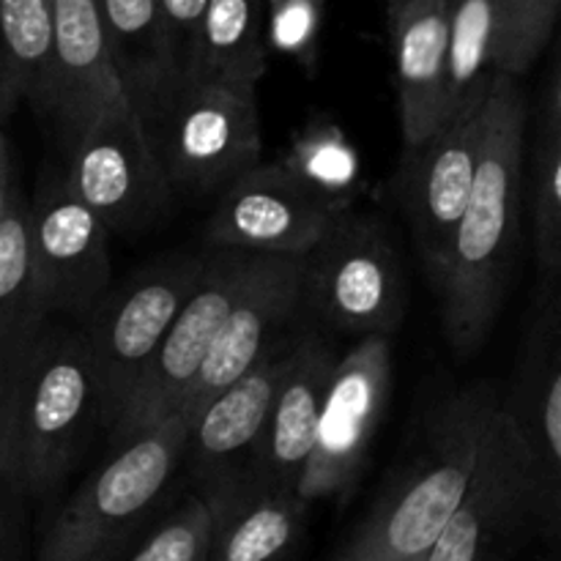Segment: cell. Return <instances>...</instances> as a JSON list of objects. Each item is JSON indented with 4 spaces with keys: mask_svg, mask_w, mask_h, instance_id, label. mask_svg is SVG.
I'll return each mask as SVG.
<instances>
[{
    "mask_svg": "<svg viewBox=\"0 0 561 561\" xmlns=\"http://www.w3.org/2000/svg\"><path fill=\"white\" fill-rule=\"evenodd\" d=\"M499 409L524 447L540 493V524L557 529L561 499V285L540 288L515 376Z\"/></svg>",
    "mask_w": 561,
    "mask_h": 561,
    "instance_id": "obj_15",
    "label": "cell"
},
{
    "mask_svg": "<svg viewBox=\"0 0 561 561\" xmlns=\"http://www.w3.org/2000/svg\"><path fill=\"white\" fill-rule=\"evenodd\" d=\"M22 354H25V351H22ZM22 354L11 351V345L5 343L3 334H0V383H3L5 378H9V373L14 370V365H16V362H20Z\"/></svg>",
    "mask_w": 561,
    "mask_h": 561,
    "instance_id": "obj_35",
    "label": "cell"
},
{
    "mask_svg": "<svg viewBox=\"0 0 561 561\" xmlns=\"http://www.w3.org/2000/svg\"><path fill=\"white\" fill-rule=\"evenodd\" d=\"M526 99L515 77L496 75L485 96L480 157L438 283L444 332L458 354H474L496 323L515 268L524 214Z\"/></svg>",
    "mask_w": 561,
    "mask_h": 561,
    "instance_id": "obj_1",
    "label": "cell"
},
{
    "mask_svg": "<svg viewBox=\"0 0 561 561\" xmlns=\"http://www.w3.org/2000/svg\"><path fill=\"white\" fill-rule=\"evenodd\" d=\"M266 60V0H208L192 77L255 91Z\"/></svg>",
    "mask_w": 561,
    "mask_h": 561,
    "instance_id": "obj_23",
    "label": "cell"
},
{
    "mask_svg": "<svg viewBox=\"0 0 561 561\" xmlns=\"http://www.w3.org/2000/svg\"><path fill=\"white\" fill-rule=\"evenodd\" d=\"M16 104L20 102L11 96L9 85H5V80H3V71H0V124H5V121H9V115L14 113Z\"/></svg>",
    "mask_w": 561,
    "mask_h": 561,
    "instance_id": "obj_36",
    "label": "cell"
},
{
    "mask_svg": "<svg viewBox=\"0 0 561 561\" xmlns=\"http://www.w3.org/2000/svg\"><path fill=\"white\" fill-rule=\"evenodd\" d=\"M392 400V343L389 337H359L337 356L316 438L301 469L296 493L307 504L345 502L354 493L373 442Z\"/></svg>",
    "mask_w": 561,
    "mask_h": 561,
    "instance_id": "obj_8",
    "label": "cell"
},
{
    "mask_svg": "<svg viewBox=\"0 0 561 561\" xmlns=\"http://www.w3.org/2000/svg\"><path fill=\"white\" fill-rule=\"evenodd\" d=\"M170 190L217 197L261 162L257 93L208 80H181L140 118Z\"/></svg>",
    "mask_w": 561,
    "mask_h": 561,
    "instance_id": "obj_5",
    "label": "cell"
},
{
    "mask_svg": "<svg viewBox=\"0 0 561 561\" xmlns=\"http://www.w3.org/2000/svg\"><path fill=\"white\" fill-rule=\"evenodd\" d=\"M531 225L540 288L561 285V75L559 64L548 71L531 146Z\"/></svg>",
    "mask_w": 561,
    "mask_h": 561,
    "instance_id": "obj_24",
    "label": "cell"
},
{
    "mask_svg": "<svg viewBox=\"0 0 561 561\" xmlns=\"http://www.w3.org/2000/svg\"><path fill=\"white\" fill-rule=\"evenodd\" d=\"M529 520H540V493L524 447L496 403L463 499L425 561H502Z\"/></svg>",
    "mask_w": 561,
    "mask_h": 561,
    "instance_id": "obj_12",
    "label": "cell"
},
{
    "mask_svg": "<svg viewBox=\"0 0 561 561\" xmlns=\"http://www.w3.org/2000/svg\"><path fill=\"white\" fill-rule=\"evenodd\" d=\"M334 217L337 211L305 190L283 164L257 162L217 195L206 225V244L299 257L327 233Z\"/></svg>",
    "mask_w": 561,
    "mask_h": 561,
    "instance_id": "obj_16",
    "label": "cell"
},
{
    "mask_svg": "<svg viewBox=\"0 0 561 561\" xmlns=\"http://www.w3.org/2000/svg\"><path fill=\"white\" fill-rule=\"evenodd\" d=\"M496 0H449L447 9V115L469 104L493 80Z\"/></svg>",
    "mask_w": 561,
    "mask_h": 561,
    "instance_id": "obj_28",
    "label": "cell"
},
{
    "mask_svg": "<svg viewBox=\"0 0 561 561\" xmlns=\"http://www.w3.org/2000/svg\"><path fill=\"white\" fill-rule=\"evenodd\" d=\"M499 36L493 75L524 77L540 60L559 22L561 0H496Z\"/></svg>",
    "mask_w": 561,
    "mask_h": 561,
    "instance_id": "obj_29",
    "label": "cell"
},
{
    "mask_svg": "<svg viewBox=\"0 0 561 561\" xmlns=\"http://www.w3.org/2000/svg\"><path fill=\"white\" fill-rule=\"evenodd\" d=\"M337 351L318 332H299L266 425L255 444L247 480L296 491L316 438L318 414L332 378Z\"/></svg>",
    "mask_w": 561,
    "mask_h": 561,
    "instance_id": "obj_18",
    "label": "cell"
},
{
    "mask_svg": "<svg viewBox=\"0 0 561 561\" xmlns=\"http://www.w3.org/2000/svg\"><path fill=\"white\" fill-rule=\"evenodd\" d=\"M496 403V389L474 383L427 409L411 455L334 561L425 557L463 499Z\"/></svg>",
    "mask_w": 561,
    "mask_h": 561,
    "instance_id": "obj_2",
    "label": "cell"
},
{
    "mask_svg": "<svg viewBox=\"0 0 561 561\" xmlns=\"http://www.w3.org/2000/svg\"><path fill=\"white\" fill-rule=\"evenodd\" d=\"M301 312L299 257L255 255L181 411L190 416L211 394L244 376L285 334H290Z\"/></svg>",
    "mask_w": 561,
    "mask_h": 561,
    "instance_id": "obj_17",
    "label": "cell"
},
{
    "mask_svg": "<svg viewBox=\"0 0 561 561\" xmlns=\"http://www.w3.org/2000/svg\"><path fill=\"white\" fill-rule=\"evenodd\" d=\"M208 561H290L307 529L310 504L288 488L247 480L211 504Z\"/></svg>",
    "mask_w": 561,
    "mask_h": 561,
    "instance_id": "obj_21",
    "label": "cell"
},
{
    "mask_svg": "<svg viewBox=\"0 0 561 561\" xmlns=\"http://www.w3.org/2000/svg\"><path fill=\"white\" fill-rule=\"evenodd\" d=\"M252 261H255V252L208 247L195 288L181 305L168 334L131 387L124 409L110 425L107 433L113 444L181 411L219 327L228 318L230 307L250 274Z\"/></svg>",
    "mask_w": 561,
    "mask_h": 561,
    "instance_id": "obj_9",
    "label": "cell"
},
{
    "mask_svg": "<svg viewBox=\"0 0 561 561\" xmlns=\"http://www.w3.org/2000/svg\"><path fill=\"white\" fill-rule=\"evenodd\" d=\"M53 77L49 124L64 153L93 115L126 102L96 0H53Z\"/></svg>",
    "mask_w": 561,
    "mask_h": 561,
    "instance_id": "obj_19",
    "label": "cell"
},
{
    "mask_svg": "<svg viewBox=\"0 0 561 561\" xmlns=\"http://www.w3.org/2000/svg\"><path fill=\"white\" fill-rule=\"evenodd\" d=\"M211 529V510L197 493H190L140 542H135L124 561H208Z\"/></svg>",
    "mask_w": 561,
    "mask_h": 561,
    "instance_id": "obj_30",
    "label": "cell"
},
{
    "mask_svg": "<svg viewBox=\"0 0 561 561\" xmlns=\"http://www.w3.org/2000/svg\"><path fill=\"white\" fill-rule=\"evenodd\" d=\"M0 71L16 102L49 121L53 77V0H0Z\"/></svg>",
    "mask_w": 561,
    "mask_h": 561,
    "instance_id": "obj_25",
    "label": "cell"
},
{
    "mask_svg": "<svg viewBox=\"0 0 561 561\" xmlns=\"http://www.w3.org/2000/svg\"><path fill=\"white\" fill-rule=\"evenodd\" d=\"M190 416L168 420L115 444V453L60 507L38 561H121L135 548L181 471Z\"/></svg>",
    "mask_w": 561,
    "mask_h": 561,
    "instance_id": "obj_4",
    "label": "cell"
},
{
    "mask_svg": "<svg viewBox=\"0 0 561 561\" xmlns=\"http://www.w3.org/2000/svg\"><path fill=\"white\" fill-rule=\"evenodd\" d=\"M9 438L27 499L58 491L104 427L102 392L80 329L53 318L20 356L9 381Z\"/></svg>",
    "mask_w": 561,
    "mask_h": 561,
    "instance_id": "obj_3",
    "label": "cell"
},
{
    "mask_svg": "<svg viewBox=\"0 0 561 561\" xmlns=\"http://www.w3.org/2000/svg\"><path fill=\"white\" fill-rule=\"evenodd\" d=\"M449 0H392L394 85L405 146L425 140L447 118Z\"/></svg>",
    "mask_w": 561,
    "mask_h": 561,
    "instance_id": "obj_20",
    "label": "cell"
},
{
    "mask_svg": "<svg viewBox=\"0 0 561 561\" xmlns=\"http://www.w3.org/2000/svg\"><path fill=\"white\" fill-rule=\"evenodd\" d=\"M36 285L47 316L82 318L113 283L110 230L64 175H49L27 203Z\"/></svg>",
    "mask_w": 561,
    "mask_h": 561,
    "instance_id": "obj_14",
    "label": "cell"
},
{
    "mask_svg": "<svg viewBox=\"0 0 561 561\" xmlns=\"http://www.w3.org/2000/svg\"><path fill=\"white\" fill-rule=\"evenodd\" d=\"M64 159L69 190L110 233H140L170 208L173 190L148 146L140 118L126 102L93 115Z\"/></svg>",
    "mask_w": 561,
    "mask_h": 561,
    "instance_id": "obj_10",
    "label": "cell"
},
{
    "mask_svg": "<svg viewBox=\"0 0 561 561\" xmlns=\"http://www.w3.org/2000/svg\"><path fill=\"white\" fill-rule=\"evenodd\" d=\"M5 124H0V222H3L5 211H9L11 201L20 190H16L14 179V157H11V140L3 129Z\"/></svg>",
    "mask_w": 561,
    "mask_h": 561,
    "instance_id": "obj_34",
    "label": "cell"
},
{
    "mask_svg": "<svg viewBox=\"0 0 561 561\" xmlns=\"http://www.w3.org/2000/svg\"><path fill=\"white\" fill-rule=\"evenodd\" d=\"M5 381L0 383V561H20V515L22 502L27 496L20 485L14 453H11L9 389H5Z\"/></svg>",
    "mask_w": 561,
    "mask_h": 561,
    "instance_id": "obj_32",
    "label": "cell"
},
{
    "mask_svg": "<svg viewBox=\"0 0 561 561\" xmlns=\"http://www.w3.org/2000/svg\"><path fill=\"white\" fill-rule=\"evenodd\" d=\"M398 561H425V557H409V559H398Z\"/></svg>",
    "mask_w": 561,
    "mask_h": 561,
    "instance_id": "obj_37",
    "label": "cell"
},
{
    "mask_svg": "<svg viewBox=\"0 0 561 561\" xmlns=\"http://www.w3.org/2000/svg\"><path fill=\"white\" fill-rule=\"evenodd\" d=\"M327 0H266V47L312 75L321 55Z\"/></svg>",
    "mask_w": 561,
    "mask_h": 561,
    "instance_id": "obj_31",
    "label": "cell"
},
{
    "mask_svg": "<svg viewBox=\"0 0 561 561\" xmlns=\"http://www.w3.org/2000/svg\"><path fill=\"white\" fill-rule=\"evenodd\" d=\"M277 162L337 214L354 208V201L365 186V162L359 148L329 115L307 121L290 137L288 151Z\"/></svg>",
    "mask_w": 561,
    "mask_h": 561,
    "instance_id": "obj_26",
    "label": "cell"
},
{
    "mask_svg": "<svg viewBox=\"0 0 561 561\" xmlns=\"http://www.w3.org/2000/svg\"><path fill=\"white\" fill-rule=\"evenodd\" d=\"M47 321L31 255L27 201L16 192L0 222V334L22 354Z\"/></svg>",
    "mask_w": 561,
    "mask_h": 561,
    "instance_id": "obj_27",
    "label": "cell"
},
{
    "mask_svg": "<svg viewBox=\"0 0 561 561\" xmlns=\"http://www.w3.org/2000/svg\"><path fill=\"white\" fill-rule=\"evenodd\" d=\"M206 252H179L148 263L124 285L104 290L80 318L77 329L96 373L107 431L195 288Z\"/></svg>",
    "mask_w": 561,
    "mask_h": 561,
    "instance_id": "obj_7",
    "label": "cell"
},
{
    "mask_svg": "<svg viewBox=\"0 0 561 561\" xmlns=\"http://www.w3.org/2000/svg\"><path fill=\"white\" fill-rule=\"evenodd\" d=\"M296 334H285L257 365L190 414L181 469L206 507L247 482L252 453L294 356Z\"/></svg>",
    "mask_w": 561,
    "mask_h": 561,
    "instance_id": "obj_13",
    "label": "cell"
},
{
    "mask_svg": "<svg viewBox=\"0 0 561 561\" xmlns=\"http://www.w3.org/2000/svg\"><path fill=\"white\" fill-rule=\"evenodd\" d=\"M121 91L137 118H146L181 82L170 55L157 0H96Z\"/></svg>",
    "mask_w": 561,
    "mask_h": 561,
    "instance_id": "obj_22",
    "label": "cell"
},
{
    "mask_svg": "<svg viewBox=\"0 0 561 561\" xmlns=\"http://www.w3.org/2000/svg\"><path fill=\"white\" fill-rule=\"evenodd\" d=\"M206 3L208 0H157L173 66L181 80H190L192 71H195Z\"/></svg>",
    "mask_w": 561,
    "mask_h": 561,
    "instance_id": "obj_33",
    "label": "cell"
},
{
    "mask_svg": "<svg viewBox=\"0 0 561 561\" xmlns=\"http://www.w3.org/2000/svg\"><path fill=\"white\" fill-rule=\"evenodd\" d=\"M301 310L354 337H392L409 312L403 263L383 222L345 208L299 255Z\"/></svg>",
    "mask_w": 561,
    "mask_h": 561,
    "instance_id": "obj_6",
    "label": "cell"
},
{
    "mask_svg": "<svg viewBox=\"0 0 561 561\" xmlns=\"http://www.w3.org/2000/svg\"><path fill=\"white\" fill-rule=\"evenodd\" d=\"M488 88L449 113L425 140L405 146L394 175V195L433 285L442 277L449 241L474 184Z\"/></svg>",
    "mask_w": 561,
    "mask_h": 561,
    "instance_id": "obj_11",
    "label": "cell"
}]
</instances>
